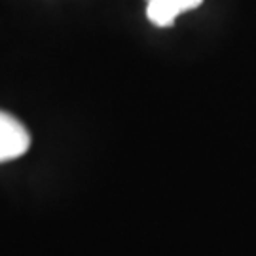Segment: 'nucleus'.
I'll list each match as a JSON object with an SVG mask.
<instances>
[{
    "instance_id": "nucleus-1",
    "label": "nucleus",
    "mask_w": 256,
    "mask_h": 256,
    "mask_svg": "<svg viewBox=\"0 0 256 256\" xmlns=\"http://www.w3.org/2000/svg\"><path fill=\"white\" fill-rule=\"evenodd\" d=\"M30 146V135L25 126L12 114L0 112V164L23 156Z\"/></svg>"
},
{
    "instance_id": "nucleus-2",
    "label": "nucleus",
    "mask_w": 256,
    "mask_h": 256,
    "mask_svg": "<svg viewBox=\"0 0 256 256\" xmlns=\"http://www.w3.org/2000/svg\"><path fill=\"white\" fill-rule=\"evenodd\" d=\"M202 2L203 0H148L146 16L156 27H171L180 14L198 8Z\"/></svg>"
}]
</instances>
